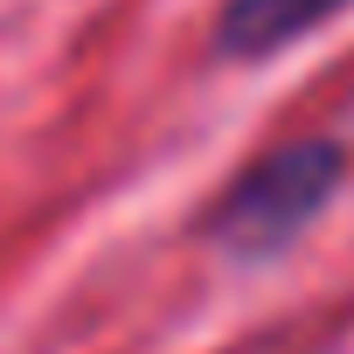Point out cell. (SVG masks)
Returning <instances> with one entry per match:
<instances>
[{
    "label": "cell",
    "mask_w": 354,
    "mask_h": 354,
    "mask_svg": "<svg viewBox=\"0 0 354 354\" xmlns=\"http://www.w3.org/2000/svg\"><path fill=\"white\" fill-rule=\"evenodd\" d=\"M340 181H347V146L340 139H319V132L278 139L271 153L243 160L236 181L216 195V209L202 216V243L223 250V257H243V264L278 257L326 216Z\"/></svg>",
    "instance_id": "1"
},
{
    "label": "cell",
    "mask_w": 354,
    "mask_h": 354,
    "mask_svg": "<svg viewBox=\"0 0 354 354\" xmlns=\"http://www.w3.org/2000/svg\"><path fill=\"white\" fill-rule=\"evenodd\" d=\"M340 8H354V0H223V15H216V56L223 63H264V56L306 42Z\"/></svg>",
    "instance_id": "2"
}]
</instances>
